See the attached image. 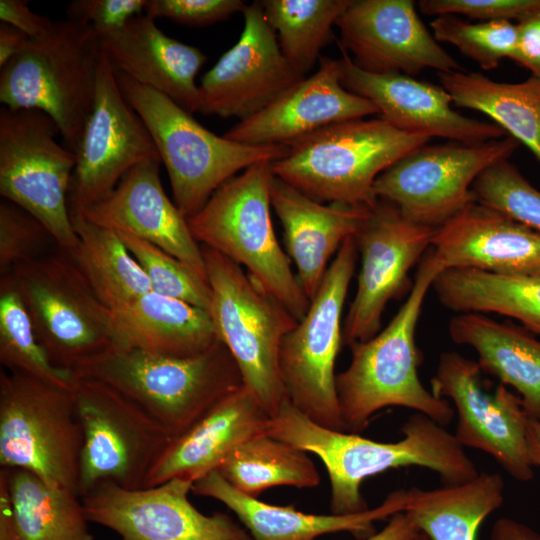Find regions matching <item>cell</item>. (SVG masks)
Here are the masks:
<instances>
[{"instance_id":"obj_11","label":"cell","mask_w":540,"mask_h":540,"mask_svg":"<svg viewBox=\"0 0 540 540\" xmlns=\"http://www.w3.org/2000/svg\"><path fill=\"white\" fill-rule=\"evenodd\" d=\"M358 250L347 238L329 264L305 316L285 335L279 366L288 401L313 422L345 431L335 362L343 343L342 312Z\"/></svg>"},{"instance_id":"obj_6","label":"cell","mask_w":540,"mask_h":540,"mask_svg":"<svg viewBox=\"0 0 540 540\" xmlns=\"http://www.w3.org/2000/svg\"><path fill=\"white\" fill-rule=\"evenodd\" d=\"M272 163H256L226 181L187 221L201 246L244 266L250 276L300 321L310 301L274 232L270 211Z\"/></svg>"},{"instance_id":"obj_31","label":"cell","mask_w":540,"mask_h":540,"mask_svg":"<svg viewBox=\"0 0 540 540\" xmlns=\"http://www.w3.org/2000/svg\"><path fill=\"white\" fill-rule=\"evenodd\" d=\"M504 490L499 473L479 472L461 484L408 489L404 512L430 540H476L485 518L502 506Z\"/></svg>"},{"instance_id":"obj_24","label":"cell","mask_w":540,"mask_h":540,"mask_svg":"<svg viewBox=\"0 0 540 540\" xmlns=\"http://www.w3.org/2000/svg\"><path fill=\"white\" fill-rule=\"evenodd\" d=\"M431 246L445 269L540 277V232L477 201L437 228Z\"/></svg>"},{"instance_id":"obj_3","label":"cell","mask_w":540,"mask_h":540,"mask_svg":"<svg viewBox=\"0 0 540 540\" xmlns=\"http://www.w3.org/2000/svg\"><path fill=\"white\" fill-rule=\"evenodd\" d=\"M72 373L102 381L139 405L174 437L243 385L240 370L220 341L191 357H173L113 345Z\"/></svg>"},{"instance_id":"obj_10","label":"cell","mask_w":540,"mask_h":540,"mask_svg":"<svg viewBox=\"0 0 540 540\" xmlns=\"http://www.w3.org/2000/svg\"><path fill=\"white\" fill-rule=\"evenodd\" d=\"M6 275L55 367L72 372L115 345L112 311L97 298L67 252L58 248Z\"/></svg>"},{"instance_id":"obj_17","label":"cell","mask_w":540,"mask_h":540,"mask_svg":"<svg viewBox=\"0 0 540 540\" xmlns=\"http://www.w3.org/2000/svg\"><path fill=\"white\" fill-rule=\"evenodd\" d=\"M148 160H160L157 148L143 120L124 98L101 49L94 105L69 188L70 214L105 199L133 167Z\"/></svg>"},{"instance_id":"obj_53","label":"cell","mask_w":540,"mask_h":540,"mask_svg":"<svg viewBox=\"0 0 540 540\" xmlns=\"http://www.w3.org/2000/svg\"><path fill=\"white\" fill-rule=\"evenodd\" d=\"M412 540H430V538L426 534L419 532Z\"/></svg>"},{"instance_id":"obj_46","label":"cell","mask_w":540,"mask_h":540,"mask_svg":"<svg viewBox=\"0 0 540 540\" xmlns=\"http://www.w3.org/2000/svg\"><path fill=\"white\" fill-rule=\"evenodd\" d=\"M517 26V36L511 60L540 76V8L521 20Z\"/></svg>"},{"instance_id":"obj_38","label":"cell","mask_w":540,"mask_h":540,"mask_svg":"<svg viewBox=\"0 0 540 540\" xmlns=\"http://www.w3.org/2000/svg\"><path fill=\"white\" fill-rule=\"evenodd\" d=\"M0 362L5 370L72 388L74 374L51 363L8 275L0 277Z\"/></svg>"},{"instance_id":"obj_34","label":"cell","mask_w":540,"mask_h":540,"mask_svg":"<svg viewBox=\"0 0 540 540\" xmlns=\"http://www.w3.org/2000/svg\"><path fill=\"white\" fill-rule=\"evenodd\" d=\"M77 246L67 252L97 298L117 311L151 291L141 266L114 229L70 214Z\"/></svg>"},{"instance_id":"obj_8","label":"cell","mask_w":540,"mask_h":540,"mask_svg":"<svg viewBox=\"0 0 540 540\" xmlns=\"http://www.w3.org/2000/svg\"><path fill=\"white\" fill-rule=\"evenodd\" d=\"M201 248L211 290L209 314L219 339L233 356L243 385L272 417L288 400L279 353L298 321L239 264Z\"/></svg>"},{"instance_id":"obj_33","label":"cell","mask_w":540,"mask_h":540,"mask_svg":"<svg viewBox=\"0 0 540 540\" xmlns=\"http://www.w3.org/2000/svg\"><path fill=\"white\" fill-rule=\"evenodd\" d=\"M432 287L441 304L450 310L505 315L540 335V277L448 268L436 277Z\"/></svg>"},{"instance_id":"obj_30","label":"cell","mask_w":540,"mask_h":540,"mask_svg":"<svg viewBox=\"0 0 540 540\" xmlns=\"http://www.w3.org/2000/svg\"><path fill=\"white\" fill-rule=\"evenodd\" d=\"M452 341L472 347L482 372L519 394L530 420L540 423V340L527 329L479 313H460L448 327Z\"/></svg>"},{"instance_id":"obj_45","label":"cell","mask_w":540,"mask_h":540,"mask_svg":"<svg viewBox=\"0 0 540 540\" xmlns=\"http://www.w3.org/2000/svg\"><path fill=\"white\" fill-rule=\"evenodd\" d=\"M147 0H74L67 19L91 25L96 32L118 29L145 13Z\"/></svg>"},{"instance_id":"obj_20","label":"cell","mask_w":540,"mask_h":540,"mask_svg":"<svg viewBox=\"0 0 540 540\" xmlns=\"http://www.w3.org/2000/svg\"><path fill=\"white\" fill-rule=\"evenodd\" d=\"M342 49L373 73L465 71L421 21L412 0H352L337 19Z\"/></svg>"},{"instance_id":"obj_15","label":"cell","mask_w":540,"mask_h":540,"mask_svg":"<svg viewBox=\"0 0 540 540\" xmlns=\"http://www.w3.org/2000/svg\"><path fill=\"white\" fill-rule=\"evenodd\" d=\"M432 393L455 404V438L462 447L490 455L513 479L529 482L533 465L527 446L529 417L521 398L500 384L485 388L479 364L457 352L440 355Z\"/></svg>"},{"instance_id":"obj_36","label":"cell","mask_w":540,"mask_h":540,"mask_svg":"<svg viewBox=\"0 0 540 540\" xmlns=\"http://www.w3.org/2000/svg\"><path fill=\"white\" fill-rule=\"evenodd\" d=\"M216 471L235 489L256 498L277 486L314 488L320 484L306 451L267 433L241 443Z\"/></svg>"},{"instance_id":"obj_18","label":"cell","mask_w":540,"mask_h":540,"mask_svg":"<svg viewBox=\"0 0 540 540\" xmlns=\"http://www.w3.org/2000/svg\"><path fill=\"white\" fill-rule=\"evenodd\" d=\"M193 482L174 478L157 486L125 489L100 483L81 498L89 522L121 540H253L225 513L206 515L189 500Z\"/></svg>"},{"instance_id":"obj_16","label":"cell","mask_w":540,"mask_h":540,"mask_svg":"<svg viewBox=\"0 0 540 540\" xmlns=\"http://www.w3.org/2000/svg\"><path fill=\"white\" fill-rule=\"evenodd\" d=\"M436 228L405 218L390 202L378 199L354 236L361 257L357 289L343 322V343L375 336L390 300L412 285L409 272L421 261Z\"/></svg>"},{"instance_id":"obj_35","label":"cell","mask_w":540,"mask_h":540,"mask_svg":"<svg viewBox=\"0 0 540 540\" xmlns=\"http://www.w3.org/2000/svg\"><path fill=\"white\" fill-rule=\"evenodd\" d=\"M5 470L21 540H94L77 491L27 470Z\"/></svg>"},{"instance_id":"obj_12","label":"cell","mask_w":540,"mask_h":540,"mask_svg":"<svg viewBox=\"0 0 540 540\" xmlns=\"http://www.w3.org/2000/svg\"><path fill=\"white\" fill-rule=\"evenodd\" d=\"M56 123L35 109H0V194L49 231L57 247L78 244L68 194L76 154L56 139Z\"/></svg>"},{"instance_id":"obj_21","label":"cell","mask_w":540,"mask_h":540,"mask_svg":"<svg viewBox=\"0 0 540 540\" xmlns=\"http://www.w3.org/2000/svg\"><path fill=\"white\" fill-rule=\"evenodd\" d=\"M367 99L342 84V60L321 56L311 76L290 86L223 136L249 145H286L329 125L378 115Z\"/></svg>"},{"instance_id":"obj_47","label":"cell","mask_w":540,"mask_h":540,"mask_svg":"<svg viewBox=\"0 0 540 540\" xmlns=\"http://www.w3.org/2000/svg\"><path fill=\"white\" fill-rule=\"evenodd\" d=\"M0 19L32 39H38L48 33L54 20L33 12L26 1L0 0Z\"/></svg>"},{"instance_id":"obj_23","label":"cell","mask_w":540,"mask_h":540,"mask_svg":"<svg viewBox=\"0 0 540 540\" xmlns=\"http://www.w3.org/2000/svg\"><path fill=\"white\" fill-rule=\"evenodd\" d=\"M160 164V160H148L136 165L109 196L76 213L158 246L207 281L201 245L187 218L165 193Z\"/></svg>"},{"instance_id":"obj_49","label":"cell","mask_w":540,"mask_h":540,"mask_svg":"<svg viewBox=\"0 0 540 540\" xmlns=\"http://www.w3.org/2000/svg\"><path fill=\"white\" fill-rule=\"evenodd\" d=\"M32 38L19 29L0 24V68L10 60L23 53L30 45Z\"/></svg>"},{"instance_id":"obj_51","label":"cell","mask_w":540,"mask_h":540,"mask_svg":"<svg viewBox=\"0 0 540 540\" xmlns=\"http://www.w3.org/2000/svg\"><path fill=\"white\" fill-rule=\"evenodd\" d=\"M490 540H540V534L515 519L502 517L493 524Z\"/></svg>"},{"instance_id":"obj_13","label":"cell","mask_w":540,"mask_h":540,"mask_svg":"<svg viewBox=\"0 0 540 540\" xmlns=\"http://www.w3.org/2000/svg\"><path fill=\"white\" fill-rule=\"evenodd\" d=\"M72 394L83 434L78 493L100 483L145 487L172 436L152 416L110 385L74 375Z\"/></svg>"},{"instance_id":"obj_5","label":"cell","mask_w":540,"mask_h":540,"mask_svg":"<svg viewBox=\"0 0 540 540\" xmlns=\"http://www.w3.org/2000/svg\"><path fill=\"white\" fill-rule=\"evenodd\" d=\"M114 71L124 98L150 132L174 203L187 219L237 172L275 162L289 151L286 145H249L217 136L166 95Z\"/></svg>"},{"instance_id":"obj_9","label":"cell","mask_w":540,"mask_h":540,"mask_svg":"<svg viewBox=\"0 0 540 540\" xmlns=\"http://www.w3.org/2000/svg\"><path fill=\"white\" fill-rule=\"evenodd\" d=\"M82 448L72 388L1 370V468L27 470L78 492Z\"/></svg>"},{"instance_id":"obj_28","label":"cell","mask_w":540,"mask_h":540,"mask_svg":"<svg viewBox=\"0 0 540 540\" xmlns=\"http://www.w3.org/2000/svg\"><path fill=\"white\" fill-rule=\"evenodd\" d=\"M271 206L284 231L297 279L311 302L343 242L355 236L371 208L317 202L273 176Z\"/></svg>"},{"instance_id":"obj_19","label":"cell","mask_w":540,"mask_h":540,"mask_svg":"<svg viewBox=\"0 0 540 540\" xmlns=\"http://www.w3.org/2000/svg\"><path fill=\"white\" fill-rule=\"evenodd\" d=\"M239 40L198 84L197 112L243 120L305 78L286 60L260 1L246 5Z\"/></svg>"},{"instance_id":"obj_4","label":"cell","mask_w":540,"mask_h":540,"mask_svg":"<svg viewBox=\"0 0 540 540\" xmlns=\"http://www.w3.org/2000/svg\"><path fill=\"white\" fill-rule=\"evenodd\" d=\"M430 139L380 117L338 122L290 144L272 171L317 202L372 208L377 177Z\"/></svg>"},{"instance_id":"obj_14","label":"cell","mask_w":540,"mask_h":540,"mask_svg":"<svg viewBox=\"0 0 540 540\" xmlns=\"http://www.w3.org/2000/svg\"><path fill=\"white\" fill-rule=\"evenodd\" d=\"M518 146L511 136L477 144H426L382 172L374 193L408 220L437 229L476 202V178Z\"/></svg>"},{"instance_id":"obj_40","label":"cell","mask_w":540,"mask_h":540,"mask_svg":"<svg viewBox=\"0 0 540 540\" xmlns=\"http://www.w3.org/2000/svg\"><path fill=\"white\" fill-rule=\"evenodd\" d=\"M432 35L474 60L482 69L493 70L502 58H511L517 26L509 20L469 23L452 15L439 16L431 23Z\"/></svg>"},{"instance_id":"obj_29","label":"cell","mask_w":540,"mask_h":540,"mask_svg":"<svg viewBox=\"0 0 540 540\" xmlns=\"http://www.w3.org/2000/svg\"><path fill=\"white\" fill-rule=\"evenodd\" d=\"M112 313L116 346L191 357L221 341L208 311L153 291Z\"/></svg>"},{"instance_id":"obj_2","label":"cell","mask_w":540,"mask_h":540,"mask_svg":"<svg viewBox=\"0 0 540 540\" xmlns=\"http://www.w3.org/2000/svg\"><path fill=\"white\" fill-rule=\"evenodd\" d=\"M444 265L429 250L423 256L407 300L389 324L372 338L350 345L351 362L336 375V389L345 431L360 433L381 409L399 406L422 413L441 426L454 410L427 390L418 376L422 354L415 332L425 297Z\"/></svg>"},{"instance_id":"obj_50","label":"cell","mask_w":540,"mask_h":540,"mask_svg":"<svg viewBox=\"0 0 540 540\" xmlns=\"http://www.w3.org/2000/svg\"><path fill=\"white\" fill-rule=\"evenodd\" d=\"M419 532L412 519L402 511L391 516L381 531L363 540H412Z\"/></svg>"},{"instance_id":"obj_44","label":"cell","mask_w":540,"mask_h":540,"mask_svg":"<svg viewBox=\"0 0 540 540\" xmlns=\"http://www.w3.org/2000/svg\"><path fill=\"white\" fill-rule=\"evenodd\" d=\"M241 0H147L145 14L189 26H205L243 12Z\"/></svg>"},{"instance_id":"obj_43","label":"cell","mask_w":540,"mask_h":540,"mask_svg":"<svg viewBox=\"0 0 540 540\" xmlns=\"http://www.w3.org/2000/svg\"><path fill=\"white\" fill-rule=\"evenodd\" d=\"M418 7L429 16L461 14L482 22L519 21L540 8V0H420Z\"/></svg>"},{"instance_id":"obj_1","label":"cell","mask_w":540,"mask_h":540,"mask_svg":"<svg viewBox=\"0 0 540 540\" xmlns=\"http://www.w3.org/2000/svg\"><path fill=\"white\" fill-rule=\"evenodd\" d=\"M397 442H379L358 433L323 427L297 410L288 400L270 417L266 433L316 455L330 481V508L334 514L368 509L362 482L390 469L420 466L438 474L444 485L475 478L479 472L454 434L430 417L416 412L401 428Z\"/></svg>"},{"instance_id":"obj_48","label":"cell","mask_w":540,"mask_h":540,"mask_svg":"<svg viewBox=\"0 0 540 540\" xmlns=\"http://www.w3.org/2000/svg\"><path fill=\"white\" fill-rule=\"evenodd\" d=\"M0 540H21L5 469L0 470Z\"/></svg>"},{"instance_id":"obj_7","label":"cell","mask_w":540,"mask_h":540,"mask_svg":"<svg viewBox=\"0 0 540 540\" xmlns=\"http://www.w3.org/2000/svg\"><path fill=\"white\" fill-rule=\"evenodd\" d=\"M100 52L91 25L54 20L47 34L1 67L0 102L47 114L76 154L94 105Z\"/></svg>"},{"instance_id":"obj_39","label":"cell","mask_w":540,"mask_h":540,"mask_svg":"<svg viewBox=\"0 0 540 540\" xmlns=\"http://www.w3.org/2000/svg\"><path fill=\"white\" fill-rule=\"evenodd\" d=\"M117 233L147 276L151 291L209 312L211 290L208 281L158 246L128 233Z\"/></svg>"},{"instance_id":"obj_22","label":"cell","mask_w":540,"mask_h":540,"mask_svg":"<svg viewBox=\"0 0 540 540\" xmlns=\"http://www.w3.org/2000/svg\"><path fill=\"white\" fill-rule=\"evenodd\" d=\"M342 84L367 100L378 116L393 127L413 134L442 137L465 144L505 136L496 124L466 117L453 108L441 86L401 73H373L358 67L342 49Z\"/></svg>"},{"instance_id":"obj_25","label":"cell","mask_w":540,"mask_h":540,"mask_svg":"<svg viewBox=\"0 0 540 540\" xmlns=\"http://www.w3.org/2000/svg\"><path fill=\"white\" fill-rule=\"evenodd\" d=\"M270 415L244 385L221 399L194 424L172 437L150 470L145 487L174 478L195 483L218 469L244 441L266 433Z\"/></svg>"},{"instance_id":"obj_37","label":"cell","mask_w":540,"mask_h":540,"mask_svg":"<svg viewBox=\"0 0 540 540\" xmlns=\"http://www.w3.org/2000/svg\"><path fill=\"white\" fill-rule=\"evenodd\" d=\"M352 0H261L282 54L302 76L332 39V27Z\"/></svg>"},{"instance_id":"obj_27","label":"cell","mask_w":540,"mask_h":540,"mask_svg":"<svg viewBox=\"0 0 540 540\" xmlns=\"http://www.w3.org/2000/svg\"><path fill=\"white\" fill-rule=\"evenodd\" d=\"M192 492L224 504L253 540H315L335 532H350L365 539L375 533V522L404 511L408 502V489H399L373 509L351 514H310L294 505H273L241 493L216 470L197 480Z\"/></svg>"},{"instance_id":"obj_32","label":"cell","mask_w":540,"mask_h":540,"mask_svg":"<svg viewBox=\"0 0 540 540\" xmlns=\"http://www.w3.org/2000/svg\"><path fill=\"white\" fill-rule=\"evenodd\" d=\"M453 105L479 111L523 143L540 163V76L520 83L493 81L481 73H438Z\"/></svg>"},{"instance_id":"obj_26","label":"cell","mask_w":540,"mask_h":540,"mask_svg":"<svg viewBox=\"0 0 540 540\" xmlns=\"http://www.w3.org/2000/svg\"><path fill=\"white\" fill-rule=\"evenodd\" d=\"M97 35L114 70L166 95L189 113L197 112L196 76L207 59L200 49L166 35L145 13Z\"/></svg>"},{"instance_id":"obj_52","label":"cell","mask_w":540,"mask_h":540,"mask_svg":"<svg viewBox=\"0 0 540 540\" xmlns=\"http://www.w3.org/2000/svg\"><path fill=\"white\" fill-rule=\"evenodd\" d=\"M527 446L533 467L540 469V423L530 420L527 429Z\"/></svg>"},{"instance_id":"obj_42","label":"cell","mask_w":540,"mask_h":540,"mask_svg":"<svg viewBox=\"0 0 540 540\" xmlns=\"http://www.w3.org/2000/svg\"><path fill=\"white\" fill-rule=\"evenodd\" d=\"M55 241L44 225L16 204L0 203V277L15 266L42 257ZM57 246V245H56Z\"/></svg>"},{"instance_id":"obj_41","label":"cell","mask_w":540,"mask_h":540,"mask_svg":"<svg viewBox=\"0 0 540 540\" xmlns=\"http://www.w3.org/2000/svg\"><path fill=\"white\" fill-rule=\"evenodd\" d=\"M472 191L478 203L540 232V191L508 159L485 169Z\"/></svg>"}]
</instances>
